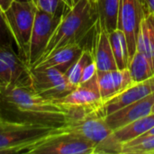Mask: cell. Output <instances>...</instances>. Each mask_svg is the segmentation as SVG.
Here are the masks:
<instances>
[{"instance_id": "1", "label": "cell", "mask_w": 154, "mask_h": 154, "mask_svg": "<svg viewBox=\"0 0 154 154\" xmlns=\"http://www.w3.org/2000/svg\"><path fill=\"white\" fill-rule=\"evenodd\" d=\"M86 111L44 98L31 87L0 88V118L4 120L60 128Z\"/></svg>"}, {"instance_id": "2", "label": "cell", "mask_w": 154, "mask_h": 154, "mask_svg": "<svg viewBox=\"0 0 154 154\" xmlns=\"http://www.w3.org/2000/svg\"><path fill=\"white\" fill-rule=\"evenodd\" d=\"M97 20L98 14L96 4L89 0H79L61 15L42 60L66 46L81 45L82 41L94 30Z\"/></svg>"}, {"instance_id": "3", "label": "cell", "mask_w": 154, "mask_h": 154, "mask_svg": "<svg viewBox=\"0 0 154 154\" xmlns=\"http://www.w3.org/2000/svg\"><path fill=\"white\" fill-rule=\"evenodd\" d=\"M58 128L0 118V153H25Z\"/></svg>"}, {"instance_id": "4", "label": "cell", "mask_w": 154, "mask_h": 154, "mask_svg": "<svg viewBox=\"0 0 154 154\" xmlns=\"http://www.w3.org/2000/svg\"><path fill=\"white\" fill-rule=\"evenodd\" d=\"M36 10L37 7L32 2L13 1L8 9L4 12L6 24L17 48L18 54L24 60H26L28 53Z\"/></svg>"}, {"instance_id": "5", "label": "cell", "mask_w": 154, "mask_h": 154, "mask_svg": "<svg viewBox=\"0 0 154 154\" xmlns=\"http://www.w3.org/2000/svg\"><path fill=\"white\" fill-rule=\"evenodd\" d=\"M96 145L79 136L56 129L33 144L26 154H93Z\"/></svg>"}, {"instance_id": "6", "label": "cell", "mask_w": 154, "mask_h": 154, "mask_svg": "<svg viewBox=\"0 0 154 154\" xmlns=\"http://www.w3.org/2000/svg\"><path fill=\"white\" fill-rule=\"evenodd\" d=\"M30 77L32 89L47 99L59 100L76 88L56 69H30Z\"/></svg>"}, {"instance_id": "7", "label": "cell", "mask_w": 154, "mask_h": 154, "mask_svg": "<svg viewBox=\"0 0 154 154\" xmlns=\"http://www.w3.org/2000/svg\"><path fill=\"white\" fill-rule=\"evenodd\" d=\"M60 18L61 15H53L39 9L36 10L25 60L29 68L33 67L42 60L48 42Z\"/></svg>"}, {"instance_id": "8", "label": "cell", "mask_w": 154, "mask_h": 154, "mask_svg": "<svg viewBox=\"0 0 154 154\" xmlns=\"http://www.w3.org/2000/svg\"><path fill=\"white\" fill-rule=\"evenodd\" d=\"M16 86L31 87L30 68L13 45L0 47V88Z\"/></svg>"}, {"instance_id": "9", "label": "cell", "mask_w": 154, "mask_h": 154, "mask_svg": "<svg viewBox=\"0 0 154 154\" xmlns=\"http://www.w3.org/2000/svg\"><path fill=\"white\" fill-rule=\"evenodd\" d=\"M61 129L91 142L96 147L104 142L112 133L99 110L73 117Z\"/></svg>"}, {"instance_id": "10", "label": "cell", "mask_w": 154, "mask_h": 154, "mask_svg": "<svg viewBox=\"0 0 154 154\" xmlns=\"http://www.w3.org/2000/svg\"><path fill=\"white\" fill-rule=\"evenodd\" d=\"M154 126V114L139 118L117 130L96 147L95 153H116L120 152L121 146L145 134Z\"/></svg>"}, {"instance_id": "11", "label": "cell", "mask_w": 154, "mask_h": 154, "mask_svg": "<svg viewBox=\"0 0 154 154\" xmlns=\"http://www.w3.org/2000/svg\"><path fill=\"white\" fill-rule=\"evenodd\" d=\"M144 15L140 0H120L117 29L125 34L129 50V60L136 51L137 34Z\"/></svg>"}, {"instance_id": "12", "label": "cell", "mask_w": 154, "mask_h": 154, "mask_svg": "<svg viewBox=\"0 0 154 154\" xmlns=\"http://www.w3.org/2000/svg\"><path fill=\"white\" fill-rule=\"evenodd\" d=\"M56 101L69 107L83 108L90 111L99 110L103 101L98 88L97 74L91 79L79 84L67 96Z\"/></svg>"}, {"instance_id": "13", "label": "cell", "mask_w": 154, "mask_h": 154, "mask_svg": "<svg viewBox=\"0 0 154 154\" xmlns=\"http://www.w3.org/2000/svg\"><path fill=\"white\" fill-rule=\"evenodd\" d=\"M154 92V76L138 83H134L127 89L103 103L99 109L105 117L132 103H134Z\"/></svg>"}, {"instance_id": "14", "label": "cell", "mask_w": 154, "mask_h": 154, "mask_svg": "<svg viewBox=\"0 0 154 154\" xmlns=\"http://www.w3.org/2000/svg\"><path fill=\"white\" fill-rule=\"evenodd\" d=\"M153 104L154 92L134 103H132L105 116V121L113 132L139 118L152 114V107Z\"/></svg>"}, {"instance_id": "15", "label": "cell", "mask_w": 154, "mask_h": 154, "mask_svg": "<svg viewBox=\"0 0 154 154\" xmlns=\"http://www.w3.org/2000/svg\"><path fill=\"white\" fill-rule=\"evenodd\" d=\"M97 79L103 103L119 95L134 84L128 68L97 71Z\"/></svg>"}, {"instance_id": "16", "label": "cell", "mask_w": 154, "mask_h": 154, "mask_svg": "<svg viewBox=\"0 0 154 154\" xmlns=\"http://www.w3.org/2000/svg\"><path fill=\"white\" fill-rule=\"evenodd\" d=\"M91 52L97 71H108L118 69L110 44L108 32L100 24L99 19L97 22L94 31L93 49Z\"/></svg>"}, {"instance_id": "17", "label": "cell", "mask_w": 154, "mask_h": 154, "mask_svg": "<svg viewBox=\"0 0 154 154\" xmlns=\"http://www.w3.org/2000/svg\"><path fill=\"white\" fill-rule=\"evenodd\" d=\"M84 48L80 44L69 45L51 53L30 69H56L63 73L79 58Z\"/></svg>"}, {"instance_id": "18", "label": "cell", "mask_w": 154, "mask_h": 154, "mask_svg": "<svg viewBox=\"0 0 154 154\" xmlns=\"http://www.w3.org/2000/svg\"><path fill=\"white\" fill-rule=\"evenodd\" d=\"M136 51L145 55L154 69V14L143 16L136 39Z\"/></svg>"}, {"instance_id": "19", "label": "cell", "mask_w": 154, "mask_h": 154, "mask_svg": "<svg viewBox=\"0 0 154 154\" xmlns=\"http://www.w3.org/2000/svg\"><path fill=\"white\" fill-rule=\"evenodd\" d=\"M96 8L100 24L108 32L117 29L120 0H97Z\"/></svg>"}, {"instance_id": "20", "label": "cell", "mask_w": 154, "mask_h": 154, "mask_svg": "<svg viewBox=\"0 0 154 154\" xmlns=\"http://www.w3.org/2000/svg\"><path fill=\"white\" fill-rule=\"evenodd\" d=\"M108 36L118 69H126L129 63V50L125 34L116 29L108 33Z\"/></svg>"}, {"instance_id": "21", "label": "cell", "mask_w": 154, "mask_h": 154, "mask_svg": "<svg viewBox=\"0 0 154 154\" xmlns=\"http://www.w3.org/2000/svg\"><path fill=\"white\" fill-rule=\"evenodd\" d=\"M128 69L134 83L144 81L154 76V69L148 58L138 51L129 60Z\"/></svg>"}, {"instance_id": "22", "label": "cell", "mask_w": 154, "mask_h": 154, "mask_svg": "<svg viewBox=\"0 0 154 154\" xmlns=\"http://www.w3.org/2000/svg\"><path fill=\"white\" fill-rule=\"evenodd\" d=\"M93 60V55L90 50L84 49L79 58L66 71L65 76L70 85L77 88L81 81L82 74L86 66Z\"/></svg>"}, {"instance_id": "23", "label": "cell", "mask_w": 154, "mask_h": 154, "mask_svg": "<svg viewBox=\"0 0 154 154\" xmlns=\"http://www.w3.org/2000/svg\"><path fill=\"white\" fill-rule=\"evenodd\" d=\"M121 154H154V135L121 146Z\"/></svg>"}, {"instance_id": "24", "label": "cell", "mask_w": 154, "mask_h": 154, "mask_svg": "<svg viewBox=\"0 0 154 154\" xmlns=\"http://www.w3.org/2000/svg\"><path fill=\"white\" fill-rule=\"evenodd\" d=\"M36 7L53 15H62L65 12L64 0H37Z\"/></svg>"}, {"instance_id": "25", "label": "cell", "mask_w": 154, "mask_h": 154, "mask_svg": "<svg viewBox=\"0 0 154 154\" xmlns=\"http://www.w3.org/2000/svg\"><path fill=\"white\" fill-rule=\"evenodd\" d=\"M14 41L6 24L4 12L0 8V47L13 45Z\"/></svg>"}, {"instance_id": "26", "label": "cell", "mask_w": 154, "mask_h": 154, "mask_svg": "<svg viewBox=\"0 0 154 154\" xmlns=\"http://www.w3.org/2000/svg\"><path fill=\"white\" fill-rule=\"evenodd\" d=\"M97 72V65L94 61V60L89 62L86 68L84 69V71H83V74H82V78H81V81H80V84L81 83H84L89 79H91L93 77L96 76Z\"/></svg>"}, {"instance_id": "27", "label": "cell", "mask_w": 154, "mask_h": 154, "mask_svg": "<svg viewBox=\"0 0 154 154\" xmlns=\"http://www.w3.org/2000/svg\"><path fill=\"white\" fill-rule=\"evenodd\" d=\"M145 15L149 14H154V0H140Z\"/></svg>"}, {"instance_id": "28", "label": "cell", "mask_w": 154, "mask_h": 154, "mask_svg": "<svg viewBox=\"0 0 154 154\" xmlns=\"http://www.w3.org/2000/svg\"><path fill=\"white\" fill-rule=\"evenodd\" d=\"M152 135H154V126L152 128H151L149 131H147L145 134H143V135H141V136H139V137H137V138H135V139H134V140H132V141H130V142H128V143H136V142H138V141H140V140H143V139H144V138H147V137H150V136H152Z\"/></svg>"}, {"instance_id": "29", "label": "cell", "mask_w": 154, "mask_h": 154, "mask_svg": "<svg viewBox=\"0 0 154 154\" xmlns=\"http://www.w3.org/2000/svg\"><path fill=\"white\" fill-rule=\"evenodd\" d=\"M12 3L13 0H0V8L2 9L3 12H5Z\"/></svg>"}, {"instance_id": "30", "label": "cell", "mask_w": 154, "mask_h": 154, "mask_svg": "<svg viewBox=\"0 0 154 154\" xmlns=\"http://www.w3.org/2000/svg\"><path fill=\"white\" fill-rule=\"evenodd\" d=\"M79 0H64L65 3V11H67L68 9L73 7Z\"/></svg>"}, {"instance_id": "31", "label": "cell", "mask_w": 154, "mask_h": 154, "mask_svg": "<svg viewBox=\"0 0 154 154\" xmlns=\"http://www.w3.org/2000/svg\"><path fill=\"white\" fill-rule=\"evenodd\" d=\"M13 1H17V2H32V0H13Z\"/></svg>"}, {"instance_id": "32", "label": "cell", "mask_w": 154, "mask_h": 154, "mask_svg": "<svg viewBox=\"0 0 154 154\" xmlns=\"http://www.w3.org/2000/svg\"><path fill=\"white\" fill-rule=\"evenodd\" d=\"M152 114H154V104L152 105Z\"/></svg>"}, {"instance_id": "33", "label": "cell", "mask_w": 154, "mask_h": 154, "mask_svg": "<svg viewBox=\"0 0 154 154\" xmlns=\"http://www.w3.org/2000/svg\"><path fill=\"white\" fill-rule=\"evenodd\" d=\"M32 3H33V4H34L35 5H36V3H37V0H32Z\"/></svg>"}, {"instance_id": "34", "label": "cell", "mask_w": 154, "mask_h": 154, "mask_svg": "<svg viewBox=\"0 0 154 154\" xmlns=\"http://www.w3.org/2000/svg\"><path fill=\"white\" fill-rule=\"evenodd\" d=\"M89 1H90L91 3H94V4H95V3H96V2H97V0H89Z\"/></svg>"}]
</instances>
